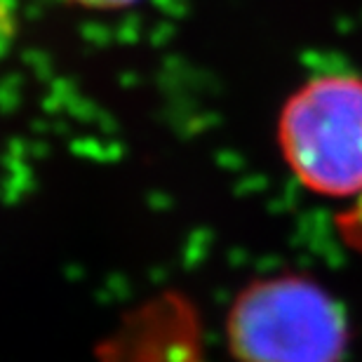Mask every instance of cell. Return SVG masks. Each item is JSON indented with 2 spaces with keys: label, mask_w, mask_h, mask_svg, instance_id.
<instances>
[{
  "label": "cell",
  "mask_w": 362,
  "mask_h": 362,
  "mask_svg": "<svg viewBox=\"0 0 362 362\" xmlns=\"http://www.w3.org/2000/svg\"><path fill=\"white\" fill-rule=\"evenodd\" d=\"M280 146L303 186L362 195V78L322 76L287 101Z\"/></svg>",
  "instance_id": "1"
},
{
  "label": "cell",
  "mask_w": 362,
  "mask_h": 362,
  "mask_svg": "<svg viewBox=\"0 0 362 362\" xmlns=\"http://www.w3.org/2000/svg\"><path fill=\"white\" fill-rule=\"evenodd\" d=\"M71 3L92 7V10H118V7L134 5V3H139V0H71Z\"/></svg>",
  "instance_id": "4"
},
{
  "label": "cell",
  "mask_w": 362,
  "mask_h": 362,
  "mask_svg": "<svg viewBox=\"0 0 362 362\" xmlns=\"http://www.w3.org/2000/svg\"><path fill=\"white\" fill-rule=\"evenodd\" d=\"M12 35V12L7 7V0H0V52H3L5 42Z\"/></svg>",
  "instance_id": "5"
},
{
  "label": "cell",
  "mask_w": 362,
  "mask_h": 362,
  "mask_svg": "<svg viewBox=\"0 0 362 362\" xmlns=\"http://www.w3.org/2000/svg\"><path fill=\"white\" fill-rule=\"evenodd\" d=\"M341 230H344L346 240L362 250V195L358 198L356 207H351L349 212L341 216Z\"/></svg>",
  "instance_id": "3"
},
{
  "label": "cell",
  "mask_w": 362,
  "mask_h": 362,
  "mask_svg": "<svg viewBox=\"0 0 362 362\" xmlns=\"http://www.w3.org/2000/svg\"><path fill=\"white\" fill-rule=\"evenodd\" d=\"M228 334L243 362H339L346 349L341 310L306 280L255 285L235 303Z\"/></svg>",
  "instance_id": "2"
}]
</instances>
